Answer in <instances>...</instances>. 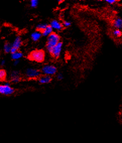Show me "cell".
<instances>
[{"label":"cell","mask_w":122,"mask_h":143,"mask_svg":"<svg viewBox=\"0 0 122 143\" xmlns=\"http://www.w3.org/2000/svg\"><path fill=\"white\" fill-rule=\"evenodd\" d=\"M113 25L116 29H121L122 28V19L117 17L113 21Z\"/></svg>","instance_id":"11"},{"label":"cell","mask_w":122,"mask_h":143,"mask_svg":"<svg viewBox=\"0 0 122 143\" xmlns=\"http://www.w3.org/2000/svg\"><path fill=\"white\" fill-rule=\"evenodd\" d=\"M13 61V65L14 66H17L20 63V60H16Z\"/></svg>","instance_id":"23"},{"label":"cell","mask_w":122,"mask_h":143,"mask_svg":"<svg viewBox=\"0 0 122 143\" xmlns=\"http://www.w3.org/2000/svg\"><path fill=\"white\" fill-rule=\"evenodd\" d=\"M23 57V54L20 50L11 54V58L12 60L13 61L20 60V59H21Z\"/></svg>","instance_id":"13"},{"label":"cell","mask_w":122,"mask_h":143,"mask_svg":"<svg viewBox=\"0 0 122 143\" xmlns=\"http://www.w3.org/2000/svg\"><path fill=\"white\" fill-rule=\"evenodd\" d=\"M113 34L114 36L119 37L122 36V31L121 29H115V30H113Z\"/></svg>","instance_id":"18"},{"label":"cell","mask_w":122,"mask_h":143,"mask_svg":"<svg viewBox=\"0 0 122 143\" xmlns=\"http://www.w3.org/2000/svg\"><path fill=\"white\" fill-rule=\"evenodd\" d=\"M59 3H62L63 2V1H58Z\"/></svg>","instance_id":"25"},{"label":"cell","mask_w":122,"mask_h":143,"mask_svg":"<svg viewBox=\"0 0 122 143\" xmlns=\"http://www.w3.org/2000/svg\"><path fill=\"white\" fill-rule=\"evenodd\" d=\"M15 89L9 82H5L3 84H0V94L5 96H9L13 94Z\"/></svg>","instance_id":"3"},{"label":"cell","mask_w":122,"mask_h":143,"mask_svg":"<svg viewBox=\"0 0 122 143\" xmlns=\"http://www.w3.org/2000/svg\"><path fill=\"white\" fill-rule=\"evenodd\" d=\"M42 75L53 76L57 73V68L53 64H45L41 70Z\"/></svg>","instance_id":"5"},{"label":"cell","mask_w":122,"mask_h":143,"mask_svg":"<svg viewBox=\"0 0 122 143\" xmlns=\"http://www.w3.org/2000/svg\"><path fill=\"white\" fill-rule=\"evenodd\" d=\"M63 45V42L60 41L52 49L50 54L53 58L55 59H58L60 57L62 50Z\"/></svg>","instance_id":"6"},{"label":"cell","mask_w":122,"mask_h":143,"mask_svg":"<svg viewBox=\"0 0 122 143\" xmlns=\"http://www.w3.org/2000/svg\"><path fill=\"white\" fill-rule=\"evenodd\" d=\"M61 41V37L59 34L54 32L47 37L45 47L47 51L50 54L52 49Z\"/></svg>","instance_id":"2"},{"label":"cell","mask_w":122,"mask_h":143,"mask_svg":"<svg viewBox=\"0 0 122 143\" xmlns=\"http://www.w3.org/2000/svg\"><path fill=\"white\" fill-rule=\"evenodd\" d=\"M53 80L52 77L48 75H41L40 78L38 79L39 83L41 84H47L52 82Z\"/></svg>","instance_id":"10"},{"label":"cell","mask_w":122,"mask_h":143,"mask_svg":"<svg viewBox=\"0 0 122 143\" xmlns=\"http://www.w3.org/2000/svg\"><path fill=\"white\" fill-rule=\"evenodd\" d=\"M6 64V61L5 60H2L1 61V66H4Z\"/></svg>","instance_id":"24"},{"label":"cell","mask_w":122,"mask_h":143,"mask_svg":"<svg viewBox=\"0 0 122 143\" xmlns=\"http://www.w3.org/2000/svg\"><path fill=\"white\" fill-rule=\"evenodd\" d=\"M64 78V77H63V75L62 73H59L57 74V79L59 81H61Z\"/></svg>","instance_id":"21"},{"label":"cell","mask_w":122,"mask_h":143,"mask_svg":"<svg viewBox=\"0 0 122 143\" xmlns=\"http://www.w3.org/2000/svg\"><path fill=\"white\" fill-rule=\"evenodd\" d=\"M49 25L53 29V30H55L57 31H61L64 28L63 24L56 19L51 21Z\"/></svg>","instance_id":"9"},{"label":"cell","mask_w":122,"mask_h":143,"mask_svg":"<svg viewBox=\"0 0 122 143\" xmlns=\"http://www.w3.org/2000/svg\"><path fill=\"white\" fill-rule=\"evenodd\" d=\"M23 41L20 36H17L12 43V49L11 54L19 51L22 45Z\"/></svg>","instance_id":"7"},{"label":"cell","mask_w":122,"mask_h":143,"mask_svg":"<svg viewBox=\"0 0 122 143\" xmlns=\"http://www.w3.org/2000/svg\"><path fill=\"white\" fill-rule=\"evenodd\" d=\"M12 49V43L9 41H6L4 43L3 50L5 54H11Z\"/></svg>","instance_id":"15"},{"label":"cell","mask_w":122,"mask_h":143,"mask_svg":"<svg viewBox=\"0 0 122 143\" xmlns=\"http://www.w3.org/2000/svg\"><path fill=\"white\" fill-rule=\"evenodd\" d=\"M62 24H63V27H65V28L69 27L71 26V22L69 21H64Z\"/></svg>","instance_id":"20"},{"label":"cell","mask_w":122,"mask_h":143,"mask_svg":"<svg viewBox=\"0 0 122 143\" xmlns=\"http://www.w3.org/2000/svg\"><path fill=\"white\" fill-rule=\"evenodd\" d=\"M39 2L38 0H31L30 2V6L32 8H35L38 6Z\"/></svg>","instance_id":"19"},{"label":"cell","mask_w":122,"mask_h":143,"mask_svg":"<svg viewBox=\"0 0 122 143\" xmlns=\"http://www.w3.org/2000/svg\"><path fill=\"white\" fill-rule=\"evenodd\" d=\"M22 77L20 73L17 71H13L11 72L10 75V80L12 83L16 84L20 82L21 80Z\"/></svg>","instance_id":"8"},{"label":"cell","mask_w":122,"mask_h":143,"mask_svg":"<svg viewBox=\"0 0 122 143\" xmlns=\"http://www.w3.org/2000/svg\"><path fill=\"white\" fill-rule=\"evenodd\" d=\"M107 3H108V4H110V5H113V4H114L116 3L117 1L116 0H105V1Z\"/></svg>","instance_id":"22"},{"label":"cell","mask_w":122,"mask_h":143,"mask_svg":"<svg viewBox=\"0 0 122 143\" xmlns=\"http://www.w3.org/2000/svg\"><path fill=\"white\" fill-rule=\"evenodd\" d=\"M48 25L45 23H41L39 24L36 27V31L41 32Z\"/></svg>","instance_id":"16"},{"label":"cell","mask_w":122,"mask_h":143,"mask_svg":"<svg viewBox=\"0 0 122 143\" xmlns=\"http://www.w3.org/2000/svg\"><path fill=\"white\" fill-rule=\"evenodd\" d=\"M45 53L42 49H35L31 51L27 56V59L30 61L41 63L44 61Z\"/></svg>","instance_id":"1"},{"label":"cell","mask_w":122,"mask_h":143,"mask_svg":"<svg viewBox=\"0 0 122 143\" xmlns=\"http://www.w3.org/2000/svg\"><path fill=\"white\" fill-rule=\"evenodd\" d=\"M0 31H1V30H0Z\"/></svg>","instance_id":"26"},{"label":"cell","mask_w":122,"mask_h":143,"mask_svg":"<svg viewBox=\"0 0 122 143\" xmlns=\"http://www.w3.org/2000/svg\"><path fill=\"white\" fill-rule=\"evenodd\" d=\"M54 32V30L53 29L48 25L42 32L41 34L42 36L44 37H48L50 36L52 33Z\"/></svg>","instance_id":"12"},{"label":"cell","mask_w":122,"mask_h":143,"mask_svg":"<svg viewBox=\"0 0 122 143\" xmlns=\"http://www.w3.org/2000/svg\"><path fill=\"white\" fill-rule=\"evenodd\" d=\"M42 36L41 32L35 31L33 32L31 35V39L32 41L34 42H37L39 41L41 38V37Z\"/></svg>","instance_id":"14"},{"label":"cell","mask_w":122,"mask_h":143,"mask_svg":"<svg viewBox=\"0 0 122 143\" xmlns=\"http://www.w3.org/2000/svg\"><path fill=\"white\" fill-rule=\"evenodd\" d=\"M42 73L40 70L35 68H28L25 72V77L29 79H38Z\"/></svg>","instance_id":"4"},{"label":"cell","mask_w":122,"mask_h":143,"mask_svg":"<svg viewBox=\"0 0 122 143\" xmlns=\"http://www.w3.org/2000/svg\"><path fill=\"white\" fill-rule=\"evenodd\" d=\"M7 77V73L5 70L0 69V81H5Z\"/></svg>","instance_id":"17"}]
</instances>
